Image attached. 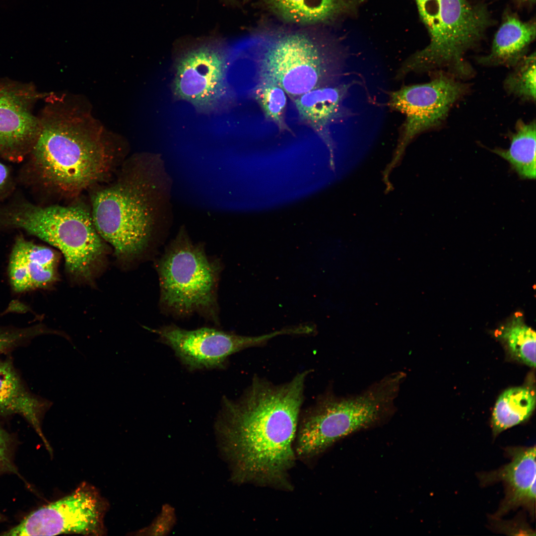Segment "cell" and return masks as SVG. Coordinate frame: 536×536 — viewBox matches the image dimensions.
<instances>
[{
    "label": "cell",
    "instance_id": "obj_15",
    "mask_svg": "<svg viewBox=\"0 0 536 536\" xmlns=\"http://www.w3.org/2000/svg\"><path fill=\"white\" fill-rule=\"evenodd\" d=\"M57 256L51 249L17 237L10 256L8 271L14 291L44 288L57 278Z\"/></svg>",
    "mask_w": 536,
    "mask_h": 536
},
{
    "label": "cell",
    "instance_id": "obj_14",
    "mask_svg": "<svg viewBox=\"0 0 536 536\" xmlns=\"http://www.w3.org/2000/svg\"><path fill=\"white\" fill-rule=\"evenodd\" d=\"M36 96L26 89L0 85V153L17 159L31 150L41 127L30 111Z\"/></svg>",
    "mask_w": 536,
    "mask_h": 536
},
{
    "label": "cell",
    "instance_id": "obj_16",
    "mask_svg": "<svg viewBox=\"0 0 536 536\" xmlns=\"http://www.w3.org/2000/svg\"><path fill=\"white\" fill-rule=\"evenodd\" d=\"M50 401L31 392L16 372L11 361L0 358V415H18L24 418L51 447L42 430L41 422L52 406Z\"/></svg>",
    "mask_w": 536,
    "mask_h": 536
},
{
    "label": "cell",
    "instance_id": "obj_21",
    "mask_svg": "<svg viewBox=\"0 0 536 536\" xmlns=\"http://www.w3.org/2000/svg\"><path fill=\"white\" fill-rule=\"evenodd\" d=\"M535 405V393L532 389L518 387L505 390L498 398L492 413L494 436L526 420Z\"/></svg>",
    "mask_w": 536,
    "mask_h": 536
},
{
    "label": "cell",
    "instance_id": "obj_26",
    "mask_svg": "<svg viewBox=\"0 0 536 536\" xmlns=\"http://www.w3.org/2000/svg\"><path fill=\"white\" fill-rule=\"evenodd\" d=\"M491 518L492 528L497 532L508 535H536L535 531L526 523L524 517L520 516L508 521H502L500 518L493 516Z\"/></svg>",
    "mask_w": 536,
    "mask_h": 536
},
{
    "label": "cell",
    "instance_id": "obj_10",
    "mask_svg": "<svg viewBox=\"0 0 536 536\" xmlns=\"http://www.w3.org/2000/svg\"><path fill=\"white\" fill-rule=\"evenodd\" d=\"M466 89L464 84L440 73L429 82L404 86L390 93V107L405 115L390 167L398 162L407 145L416 135L442 123Z\"/></svg>",
    "mask_w": 536,
    "mask_h": 536
},
{
    "label": "cell",
    "instance_id": "obj_22",
    "mask_svg": "<svg viewBox=\"0 0 536 536\" xmlns=\"http://www.w3.org/2000/svg\"><path fill=\"white\" fill-rule=\"evenodd\" d=\"M499 336L506 342L513 357L532 367L536 366V333L516 317L499 330Z\"/></svg>",
    "mask_w": 536,
    "mask_h": 536
},
{
    "label": "cell",
    "instance_id": "obj_2",
    "mask_svg": "<svg viewBox=\"0 0 536 536\" xmlns=\"http://www.w3.org/2000/svg\"><path fill=\"white\" fill-rule=\"evenodd\" d=\"M32 151L40 181L64 196L97 183L112 165L119 139L92 114L87 101L63 94L51 98Z\"/></svg>",
    "mask_w": 536,
    "mask_h": 536
},
{
    "label": "cell",
    "instance_id": "obj_3",
    "mask_svg": "<svg viewBox=\"0 0 536 536\" xmlns=\"http://www.w3.org/2000/svg\"><path fill=\"white\" fill-rule=\"evenodd\" d=\"M127 174L96 191L91 213L101 237L119 257L142 252L172 222V181L160 155H138Z\"/></svg>",
    "mask_w": 536,
    "mask_h": 536
},
{
    "label": "cell",
    "instance_id": "obj_18",
    "mask_svg": "<svg viewBox=\"0 0 536 536\" xmlns=\"http://www.w3.org/2000/svg\"><path fill=\"white\" fill-rule=\"evenodd\" d=\"M536 34L534 22H524L516 16L508 15L494 36L490 53L478 61L484 65L514 67L525 56Z\"/></svg>",
    "mask_w": 536,
    "mask_h": 536
},
{
    "label": "cell",
    "instance_id": "obj_19",
    "mask_svg": "<svg viewBox=\"0 0 536 536\" xmlns=\"http://www.w3.org/2000/svg\"><path fill=\"white\" fill-rule=\"evenodd\" d=\"M267 2L283 20L301 25L333 20L354 4L353 0H267Z\"/></svg>",
    "mask_w": 536,
    "mask_h": 536
},
{
    "label": "cell",
    "instance_id": "obj_20",
    "mask_svg": "<svg viewBox=\"0 0 536 536\" xmlns=\"http://www.w3.org/2000/svg\"><path fill=\"white\" fill-rule=\"evenodd\" d=\"M535 121L519 120L512 134L508 149L495 148L493 152L506 160L521 179H535L536 175Z\"/></svg>",
    "mask_w": 536,
    "mask_h": 536
},
{
    "label": "cell",
    "instance_id": "obj_12",
    "mask_svg": "<svg viewBox=\"0 0 536 536\" xmlns=\"http://www.w3.org/2000/svg\"><path fill=\"white\" fill-rule=\"evenodd\" d=\"M226 56L217 48L202 46L184 54L176 67L174 90L201 109L214 107L226 89Z\"/></svg>",
    "mask_w": 536,
    "mask_h": 536
},
{
    "label": "cell",
    "instance_id": "obj_9",
    "mask_svg": "<svg viewBox=\"0 0 536 536\" xmlns=\"http://www.w3.org/2000/svg\"><path fill=\"white\" fill-rule=\"evenodd\" d=\"M107 508L97 489L83 483L70 494L41 507L2 535L54 536L62 534L102 536Z\"/></svg>",
    "mask_w": 536,
    "mask_h": 536
},
{
    "label": "cell",
    "instance_id": "obj_24",
    "mask_svg": "<svg viewBox=\"0 0 536 536\" xmlns=\"http://www.w3.org/2000/svg\"><path fill=\"white\" fill-rule=\"evenodd\" d=\"M514 70L504 81V87L509 93L524 100H536L535 52L524 56L515 66Z\"/></svg>",
    "mask_w": 536,
    "mask_h": 536
},
{
    "label": "cell",
    "instance_id": "obj_7",
    "mask_svg": "<svg viewBox=\"0 0 536 536\" xmlns=\"http://www.w3.org/2000/svg\"><path fill=\"white\" fill-rule=\"evenodd\" d=\"M156 267L164 312L179 318L197 313L218 322L221 266L206 255L202 243L192 241L185 226L180 227Z\"/></svg>",
    "mask_w": 536,
    "mask_h": 536
},
{
    "label": "cell",
    "instance_id": "obj_13",
    "mask_svg": "<svg viewBox=\"0 0 536 536\" xmlns=\"http://www.w3.org/2000/svg\"><path fill=\"white\" fill-rule=\"evenodd\" d=\"M536 446L509 447L505 453L510 459L500 468L481 472L477 477L485 486L501 482L505 496L493 517L500 518L510 511L522 507L528 511L533 520L536 510Z\"/></svg>",
    "mask_w": 536,
    "mask_h": 536
},
{
    "label": "cell",
    "instance_id": "obj_6",
    "mask_svg": "<svg viewBox=\"0 0 536 536\" xmlns=\"http://www.w3.org/2000/svg\"><path fill=\"white\" fill-rule=\"evenodd\" d=\"M430 36L427 46L410 56L397 75L445 67L457 75L471 72L465 54L475 46L491 24L487 9L468 0H415Z\"/></svg>",
    "mask_w": 536,
    "mask_h": 536
},
{
    "label": "cell",
    "instance_id": "obj_23",
    "mask_svg": "<svg viewBox=\"0 0 536 536\" xmlns=\"http://www.w3.org/2000/svg\"><path fill=\"white\" fill-rule=\"evenodd\" d=\"M253 95L266 119L275 124L280 133H292L285 122L287 98L281 87L272 83L258 82Z\"/></svg>",
    "mask_w": 536,
    "mask_h": 536
},
{
    "label": "cell",
    "instance_id": "obj_8",
    "mask_svg": "<svg viewBox=\"0 0 536 536\" xmlns=\"http://www.w3.org/2000/svg\"><path fill=\"white\" fill-rule=\"evenodd\" d=\"M4 214L6 224L61 251L67 270L76 276L89 278L105 253L91 212L79 204L39 206L23 203Z\"/></svg>",
    "mask_w": 536,
    "mask_h": 536
},
{
    "label": "cell",
    "instance_id": "obj_11",
    "mask_svg": "<svg viewBox=\"0 0 536 536\" xmlns=\"http://www.w3.org/2000/svg\"><path fill=\"white\" fill-rule=\"evenodd\" d=\"M147 330L159 336L189 369L222 367L227 358L243 349L262 345L279 335H287L286 328L259 336L238 335L218 329L203 327L188 330L175 325Z\"/></svg>",
    "mask_w": 536,
    "mask_h": 536
},
{
    "label": "cell",
    "instance_id": "obj_17",
    "mask_svg": "<svg viewBox=\"0 0 536 536\" xmlns=\"http://www.w3.org/2000/svg\"><path fill=\"white\" fill-rule=\"evenodd\" d=\"M346 84L332 85L309 91L293 99L300 120L314 130L330 149L329 127L343 116L342 102Z\"/></svg>",
    "mask_w": 536,
    "mask_h": 536
},
{
    "label": "cell",
    "instance_id": "obj_29",
    "mask_svg": "<svg viewBox=\"0 0 536 536\" xmlns=\"http://www.w3.org/2000/svg\"><path fill=\"white\" fill-rule=\"evenodd\" d=\"M520 3H533L535 2V0H517Z\"/></svg>",
    "mask_w": 536,
    "mask_h": 536
},
{
    "label": "cell",
    "instance_id": "obj_25",
    "mask_svg": "<svg viewBox=\"0 0 536 536\" xmlns=\"http://www.w3.org/2000/svg\"><path fill=\"white\" fill-rule=\"evenodd\" d=\"M52 333L41 325L22 328H0V356L21 345L33 338Z\"/></svg>",
    "mask_w": 536,
    "mask_h": 536
},
{
    "label": "cell",
    "instance_id": "obj_1",
    "mask_svg": "<svg viewBox=\"0 0 536 536\" xmlns=\"http://www.w3.org/2000/svg\"><path fill=\"white\" fill-rule=\"evenodd\" d=\"M310 373L280 385L255 377L238 401H223L216 429L235 480L291 488L293 444Z\"/></svg>",
    "mask_w": 536,
    "mask_h": 536
},
{
    "label": "cell",
    "instance_id": "obj_28",
    "mask_svg": "<svg viewBox=\"0 0 536 536\" xmlns=\"http://www.w3.org/2000/svg\"><path fill=\"white\" fill-rule=\"evenodd\" d=\"M8 176L6 167L0 162V190L3 188Z\"/></svg>",
    "mask_w": 536,
    "mask_h": 536
},
{
    "label": "cell",
    "instance_id": "obj_5",
    "mask_svg": "<svg viewBox=\"0 0 536 536\" xmlns=\"http://www.w3.org/2000/svg\"><path fill=\"white\" fill-rule=\"evenodd\" d=\"M391 373L359 394L323 397L305 415L297 435L295 453L301 458L320 454L334 443L365 429L395 412V401L405 379Z\"/></svg>",
    "mask_w": 536,
    "mask_h": 536
},
{
    "label": "cell",
    "instance_id": "obj_4",
    "mask_svg": "<svg viewBox=\"0 0 536 536\" xmlns=\"http://www.w3.org/2000/svg\"><path fill=\"white\" fill-rule=\"evenodd\" d=\"M250 51L258 82L281 87L292 101L313 89L334 85L341 66V53L322 34L275 28L254 33Z\"/></svg>",
    "mask_w": 536,
    "mask_h": 536
},
{
    "label": "cell",
    "instance_id": "obj_27",
    "mask_svg": "<svg viewBox=\"0 0 536 536\" xmlns=\"http://www.w3.org/2000/svg\"><path fill=\"white\" fill-rule=\"evenodd\" d=\"M9 438L0 426V470L9 466Z\"/></svg>",
    "mask_w": 536,
    "mask_h": 536
}]
</instances>
